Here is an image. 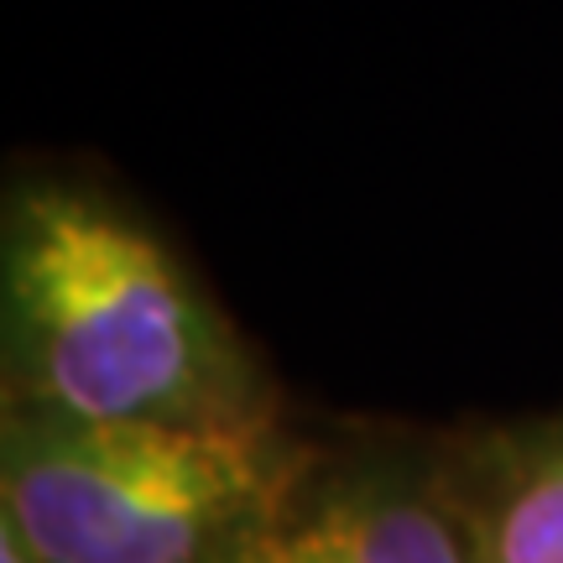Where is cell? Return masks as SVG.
Masks as SVG:
<instances>
[{
    "mask_svg": "<svg viewBox=\"0 0 563 563\" xmlns=\"http://www.w3.org/2000/svg\"><path fill=\"white\" fill-rule=\"evenodd\" d=\"M319 439L292 412L230 428L0 412V527L37 563H230Z\"/></svg>",
    "mask_w": 563,
    "mask_h": 563,
    "instance_id": "7a4b0ae2",
    "label": "cell"
},
{
    "mask_svg": "<svg viewBox=\"0 0 563 563\" xmlns=\"http://www.w3.org/2000/svg\"><path fill=\"white\" fill-rule=\"evenodd\" d=\"M0 563H37L26 548H21V538L11 532V527H0Z\"/></svg>",
    "mask_w": 563,
    "mask_h": 563,
    "instance_id": "5b68a950",
    "label": "cell"
},
{
    "mask_svg": "<svg viewBox=\"0 0 563 563\" xmlns=\"http://www.w3.org/2000/svg\"><path fill=\"white\" fill-rule=\"evenodd\" d=\"M230 563H475L439 433H323Z\"/></svg>",
    "mask_w": 563,
    "mask_h": 563,
    "instance_id": "3957f363",
    "label": "cell"
},
{
    "mask_svg": "<svg viewBox=\"0 0 563 563\" xmlns=\"http://www.w3.org/2000/svg\"><path fill=\"white\" fill-rule=\"evenodd\" d=\"M439 439L475 563H563V407Z\"/></svg>",
    "mask_w": 563,
    "mask_h": 563,
    "instance_id": "277c9868",
    "label": "cell"
},
{
    "mask_svg": "<svg viewBox=\"0 0 563 563\" xmlns=\"http://www.w3.org/2000/svg\"><path fill=\"white\" fill-rule=\"evenodd\" d=\"M0 412L230 428L287 397L146 203L104 167L26 157L0 194Z\"/></svg>",
    "mask_w": 563,
    "mask_h": 563,
    "instance_id": "6da1fadb",
    "label": "cell"
}]
</instances>
